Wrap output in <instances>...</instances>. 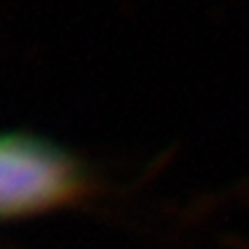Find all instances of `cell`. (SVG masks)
Here are the masks:
<instances>
[{"mask_svg": "<svg viewBox=\"0 0 249 249\" xmlns=\"http://www.w3.org/2000/svg\"><path fill=\"white\" fill-rule=\"evenodd\" d=\"M95 192L86 161L33 134H0V219L76 208Z\"/></svg>", "mask_w": 249, "mask_h": 249, "instance_id": "1", "label": "cell"}]
</instances>
